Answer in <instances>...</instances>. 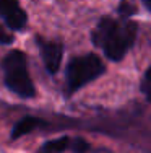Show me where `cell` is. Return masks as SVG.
Returning <instances> with one entry per match:
<instances>
[{"instance_id": "9c48e42d", "label": "cell", "mask_w": 151, "mask_h": 153, "mask_svg": "<svg viewBox=\"0 0 151 153\" xmlns=\"http://www.w3.org/2000/svg\"><path fill=\"white\" fill-rule=\"evenodd\" d=\"M70 148L75 153H85L88 150V143H86L85 140H81V138H78V140H75V142H70Z\"/></svg>"}, {"instance_id": "ba28073f", "label": "cell", "mask_w": 151, "mask_h": 153, "mask_svg": "<svg viewBox=\"0 0 151 153\" xmlns=\"http://www.w3.org/2000/svg\"><path fill=\"white\" fill-rule=\"evenodd\" d=\"M141 90L145 93V96L151 101V67L145 72V76H143V82H141Z\"/></svg>"}, {"instance_id": "52a82bcc", "label": "cell", "mask_w": 151, "mask_h": 153, "mask_svg": "<svg viewBox=\"0 0 151 153\" xmlns=\"http://www.w3.org/2000/svg\"><path fill=\"white\" fill-rule=\"evenodd\" d=\"M70 138L68 137H59V138H52L47 140L41 148L38 150V153H62L63 150H67L70 147Z\"/></svg>"}, {"instance_id": "5b68a950", "label": "cell", "mask_w": 151, "mask_h": 153, "mask_svg": "<svg viewBox=\"0 0 151 153\" xmlns=\"http://www.w3.org/2000/svg\"><path fill=\"white\" fill-rule=\"evenodd\" d=\"M38 46H39L42 62H44L47 72L49 74H55L60 67L62 56H63L62 44L57 42V41H44V39L38 38Z\"/></svg>"}, {"instance_id": "8992f818", "label": "cell", "mask_w": 151, "mask_h": 153, "mask_svg": "<svg viewBox=\"0 0 151 153\" xmlns=\"http://www.w3.org/2000/svg\"><path fill=\"white\" fill-rule=\"evenodd\" d=\"M44 121L39 117H34V116H24L23 119H20L15 127H13L12 130V138H20L23 135H26V134L33 132L34 129H38L39 126H44Z\"/></svg>"}, {"instance_id": "7c38bea8", "label": "cell", "mask_w": 151, "mask_h": 153, "mask_svg": "<svg viewBox=\"0 0 151 153\" xmlns=\"http://www.w3.org/2000/svg\"><path fill=\"white\" fill-rule=\"evenodd\" d=\"M141 2L146 5V8H150V10H151V0H141Z\"/></svg>"}, {"instance_id": "8fae6325", "label": "cell", "mask_w": 151, "mask_h": 153, "mask_svg": "<svg viewBox=\"0 0 151 153\" xmlns=\"http://www.w3.org/2000/svg\"><path fill=\"white\" fill-rule=\"evenodd\" d=\"M119 10H120V12L124 13V15H127V16H128V15H132V13L135 12V7H133V5H130L128 2H124L120 7H119Z\"/></svg>"}, {"instance_id": "277c9868", "label": "cell", "mask_w": 151, "mask_h": 153, "mask_svg": "<svg viewBox=\"0 0 151 153\" xmlns=\"http://www.w3.org/2000/svg\"><path fill=\"white\" fill-rule=\"evenodd\" d=\"M0 18L12 30H23L28 21L26 13L18 0H0Z\"/></svg>"}, {"instance_id": "3957f363", "label": "cell", "mask_w": 151, "mask_h": 153, "mask_svg": "<svg viewBox=\"0 0 151 153\" xmlns=\"http://www.w3.org/2000/svg\"><path fill=\"white\" fill-rule=\"evenodd\" d=\"M106 72V65L94 54H86L70 60L65 70V90L67 94H73L81 86L88 85Z\"/></svg>"}, {"instance_id": "7a4b0ae2", "label": "cell", "mask_w": 151, "mask_h": 153, "mask_svg": "<svg viewBox=\"0 0 151 153\" xmlns=\"http://www.w3.org/2000/svg\"><path fill=\"white\" fill-rule=\"evenodd\" d=\"M2 68L5 74V85L10 91L21 98H33L36 94L33 80L28 74L26 56L21 51H12L2 60Z\"/></svg>"}, {"instance_id": "30bf717a", "label": "cell", "mask_w": 151, "mask_h": 153, "mask_svg": "<svg viewBox=\"0 0 151 153\" xmlns=\"http://www.w3.org/2000/svg\"><path fill=\"white\" fill-rule=\"evenodd\" d=\"M0 42H2V44H12L13 42V36L3 26H0Z\"/></svg>"}, {"instance_id": "6da1fadb", "label": "cell", "mask_w": 151, "mask_h": 153, "mask_svg": "<svg viewBox=\"0 0 151 153\" xmlns=\"http://www.w3.org/2000/svg\"><path fill=\"white\" fill-rule=\"evenodd\" d=\"M136 38V23L104 16L93 31L94 46L104 51L107 59L119 62L125 57Z\"/></svg>"}]
</instances>
